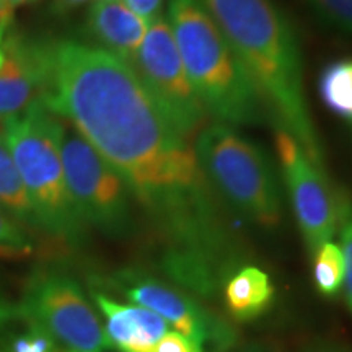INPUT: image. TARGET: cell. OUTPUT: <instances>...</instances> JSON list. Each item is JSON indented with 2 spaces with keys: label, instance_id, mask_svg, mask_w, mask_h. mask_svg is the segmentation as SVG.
<instances>
[{
  "label": "cell",
  "instance_id": "f1b7e54d",
  "mask_svg": "<svg viewBox=\"0 0 352 352\" xmlns=\"http://www.w3.org/2000/svg\"><path fill=\"white\" fill-rule=\"evenodd\" d=\"M351 126H352V120H351Z\"/></svg>",
  "mask_w": 352,
  "mask_h": 352
},
{
  "label": "cell",
  "instance_id": "7a4b0ae2",
  "mask_svg": "<svg viewBox=\"0 0 352 352\" xmlns=\"http://www.w3.org/2000/svg\"><path fill=\"white\" fill-rule=\"evenodd\" d=\"M252 78L267 111L324 171L323 151L303 94L302 57L292 26L271 0H201Z\"/></svg>",
  "mask_w": 352,
  "mask_h": 352
},
{
  "label": "cell",
  "instance_id": "44dd1931",
  "mask_svg": "<svg viewBox=\"0 0 352 352\" xmlns=\"http://www.w3.org/2000/svg\"><path fill=\"white\" fill-rule=\"evenodd\" d=\"M56 342L47 334L32 328L28 333L21 334L12 344L13 352H54Z\"/></svg>",
  "mask_w": 352,
  "mask_h": 352
},
{
  "label": "cell",
  "instance_id": "9a60e30c",
  "mask_svg": "<svg viewBox=\"0 0 352 352\" xmlns=\"http://www.w3.org/2000/svg\"><path fill=\"white\" fill-rule=\"evenodd\" d=\"M0 208L8 215H13L23 222L36 223L32 202L26 195L23 182L8 151L2 131H0Z\"/></svg>",
  "mask_w": 352,
  "mask_h": 352
},
{
  "label": "cell",
  "instance_id": "603a6c76",
  "mask_svg": "<svg viewBox=\"0 0 352 352\" xmlns=\"http://www.w3.org/2000/svg\"><path fill=\"white\" fill-rule=\"evenodd\" d=\"M135 15L151 23L158 16L164 0H122Z\"/></svg>",
  "mask_w": 352,
  "mask_h": 352
},
{
  "label": "cell",
  "instance_id": "d4e9b609",
  "mask_svg": "<svg viewBox=\"0 0 352 352\" xmlns=\"http://www.w3.org/2000/svg\"><path fill=\"white\" fill-rule=\"evenodd\" d=\"M33 2H36V0H3V12H6L7 15H12V12L15 10L16 7Z\"/></svg>",
  "mask_w": 352,
  "mask_h": 352
},
{
  "label": "cell",
  "instance_id": "277c9868",
  "mask_svg": "<svg viewBox=\"0 0 352 352\" xmlns=\"http://www.w3.org/2000/svg\"><path fill=\"white\" fill-rule=\"evenodd\" d=\"M3 139L15 162L34 220L52 235L65 241H78L83 222L70 199L63 164L64 124L41 100L7 121Z\"/></svg>",
  "mask_w": 352,
  "mask_h": 352
},
{
  "label": "cell",
  "instance_id": "9c48e42d",
  "mask_svg": "<svg viewBox=\"0 0 352 352\" xmlns=\"http://www.w3.org/2000/svg\"><path fill=\"white\" fill-rule=\"evenodd\" d=\"M276 147L294 215L314 256L340 230L347 202L333 195L324 171L314 165L296 138L283 127H277Z\"/></svg>",
  "mask_w": 352,
  "mask_h": 352
},
{
  "label": "cell",
  "instance_id": "ffe728a7",
  "mask_svg": "<svg viewBox=\"0 0 352 352\" xmlns=\"http://www.w3.org/2000/svg\"><path fill=\"white\" fill-rule=\"evenodd\" d=\"M341 243H342V254H344V285L342 289L346 290V298L352 310V206L347 202L344 212L341 219Z\"/></svg>",
  "mask_w": 352,
  "mask_h": 352
},
{
  "label": "cell",
  "instance_id": "6da1fadb",
  "mask_svg": "<svg viewBox=\"0 0 352 352\" xmlns=\"http://www.w3.org/2000/svg\"><path fill=\"white\" fill-rule=\"evenodd\" d=\"M43 52L41 103L72 122L144 206L166 245V274L191 292L212 296L232 274L236 246L195 145L127 60L72 39Z\"/></svg>",
  "mask_w": 352,
  "mask_h": 352
},
{
  "label": "cell",
  "instance_id": "83f0119b",
  "mask_svg": "<svg viewBox=\"0 0 352 352\" xmlns=\"http://www.w3.org/2000/svg\"><path fill=\"white\" fill-rule=\"evenodd\" d=\"M318 352H346V351H341V349H324V351H318Z\"/></svg>",
  "mask_w": 352,
  "mask_h": 352
},
{
  "label": "cell",
  "instance_id": "5bb4252c",
  "mask_svg": "<svg viewBox=\"0 0 352 352\" xmlns=\"http://www.w3.org/2000/svg\"><path fill=\"white\" fill-rule=\"evenodd\" d=\"M274 298L267 272L256 266H243L227 277L226 305L240 321H250L261 316Z\"/></svg>",
  "mask_w": 352,
  "mask_h": 352
},
{
  "label": "cell",
  "instance_id": "cb8c5ba5",
  "mask_svg": "<svg viewBox=\"0 0 352 352\" xmlns=\"http://www.w3.org/2000/svg\"><path fill=\"white\" fill-rule=\"evenodd\" d=\"M87 2H90V0H54V8L57 12H69Z\"/></svg>",
  "mask_w": 352,
  "mask_h": 352
},
{
  "label": "cell",
  "instance_id": "ac0fdd59",
  "mask_svg": "<svg viewBox=\"0 0 352 352\" xmlns=\"http://www.w3.org/2000/svg\"><path fill=\"white\" fill-rule=\"evenodd\" d=\"M329 26L352 34V0H305Z\"/></svg>",
  "mask_w": 352,
  "mask_h": 352
},
{
  "label": "cell",
  "instance_id": "4316f807",
  "mask_svg": "<svg viewBox=\"0 0 352 352\" xmlns=\"http://www.w3.org/2000/svg\"><path fill=\"white\" fill-rule=\"evenodd\" d=\"M3 33H6V28H0V65L3 63V44H2Z\"/></svg>",
  "mask_w": 352,
  "mask_h": 352
},
{
  "label": "cell",
  "instance_id": "8992f818",
  "mask_svg": "<svg viewBox=\"0 0 352 352\" xmlns=\"http://www.w3.org/2000/svg\"><path fill=\"white\" fill-rule=\"evenodd\" d=\"M20 311L32 328L47 334L67 352H100L113 347L82 287L65 272L34 274L26 285Z\"/></svg>",
  "mask_w": 352,
  "mask_h": 352
},
{
  "label": "cell",
  "instance_id": "2e32d148",
  "mask_svg": "<svg viewBox=\"0 0 352 352\" xmlns=\"http://www.w3.org/2000/svg\"><path fill=\"white\" fill-rule=\"evenodd\" d=\"M320 95L328 109L352 120V59L338 60L323 70Z\"/></svg>",
  "mask_w": 352,
  "mask_h": 352
},
{
  "label": "cell",
  "instance_id": "d6986e66",
  "mask_svg": "<svg viewBox=\"0 0 352 352\" xmlns=\"http://www.w3.org/2000/svg\"><path fill=\"white\" fill-rule=\"evenodd\" d=\"M28 252L30 243L23 230L0 208V254L15 256V254H25Z\"/></svg>",
  "mask_w": 352,
  "mask_h": 352
},
{
  "label": "cell",
  "instance_id": "484cf974",
  "mask_svg": "<svg viewBox=\"0 0 352 352\" xmlns=\"http://www.w3.org/2000/svg\"><path fill=\"white\" fill-rule=\"evenodd\" d=\"M8 21H10V15L3 12V0H0V28H7Z\"/></svg>",
  "mask_w": 352,
  "mask_h": 352
},
{
  "label": "cell",
  "instance_id": "7402d4cb",
  "mask_svg": "<svg viewBox=\"0 0 352 352\" xmlns=\"http://www.w3.org/2000/svg\"><path fill=\"white\" fill-rule=\"evenodd\" d=\"M155 352H204L195 341L178 331H168L155 347Z\"/></svg>",
  "mask_w": 352,
  "mask_h": 352
},
{
  "label": "cell",
  "instance_id": "30bf717a",
  "mask_svg": "<svg viewBox=\"0 0 352 352\" xmlns=\"http://www.w3.org/2000/svg\"><path fill=\"white\" fill-rule=\"evenodd\" d=\"M118 285L134 305L148 308L162 316L166 323L175 327L176 331L195 341L204 352L209 349L223 352L235 341V334L222 320L204 310L195 298L182 290L153 277L131 272L122 276Z\"/></svg>",
  "mask_w": 352,
  "mask_h": 352
},
{
  "label": "cell",
  "instance_id": "5b68a950",
  "mask_svg": "<svg viewBox=\"0 0 352 352\" xmlns=\"http://www.w3.org/2000/svg\"><path fill=\"white\" fill-rule=\"evenodd\" d=\"M195 152L217 196L250 222L272 228L283 219V199L270 157L233 127L210 124L197 132Z\"/></svg>",
  "mask_w": 352,
  "mask_h": 352
},
{
  "label": "cell",
  "instance_id": "3957f363",
  "mask_svg": "<svg viewBox=\"0 0 352 352\" xmlns=\"http://www.w3.org/2000/svg\"><path fill=\"white\" fill-rule=\"evenodd\" d=\"M166 20L186 76L220 124H263L267 107L201 0H168Z\"/></svg>",
  "mask_w": 352,
  "mask_h": 352
},
{
  "label": "cell",
  "instance_id": "4fadbf2b",
  "mask_svg": "<svg viewBox=\"0 0 352 352\" xmlns=\"http://www.w3.org/2000/svg\"><path fill=\"white\" fill-rule=\"evenodd\" d=\"M91 36L104 50L131 63L142 44L148 23L122 0H94L87 15Z\"/></svg>",
  "mask_w": 352,
  "mask_h": 352
},
{
  "label": "cell",
  "instance_id": "ba28073f",
  "mask_svg": "<svg viewBox=\"0 0 352 352\" xmlns=\"http://www.w3.org/2000/svg\"><path fill=\"white\" fill-rule=\"evenodd\" d=\"M129 64L184 138L202 129L209 114L186 76L166 16L158 15L148 23L144 41Z\"/></svg>",
  "mask_w": 352,
  "mask_h": 352
},
{
  "label": "cell",
  "instance_id": "8fae6325",
  "mask_svg": "<svg viewBox=\"0 0 352 352\" xmlns=\"http://www.w3.org/2000/svg\"><path fill=\"white\" fill-rule=\"evenodd\" d=\"M44 83L43 46L8 36L0 65V131L7 121L41 100Z\"/></svg>",
  "mask_w": 352,
  "mask_h": 352
},
{
  "label": "cell",
  "instance_id": "7c38bea8",
  "mask_svg": "<svg viewBox=\"0 0 352 352\" xmlns=\"http://www.w3.org/2000/svg\"><path fill=\"white\" fill-rule=\"evenodd\" d=\"M95 302L107 318L108 340L121 352H155L170 331L168 323L148 308L118 303L103 294H95Z\"/></svg>",
  "mask_w": 352,
  "mask_h": 352
},
{
  "label": "cell",
  "instance_id": "e0dca14e",
  "mask_svg": "<svg viewBox=\"0 0 352 352\" xmlns=\"http://www.w3.org/2000/svg\"><path fill=\"white\" fill-rule=\"evenodd\" d=\"M344 254L340 245L328 241L314 254V280L321 296L336 297L344 285Z\"/></svg>",
  "mask_w": 352,
  "mask_h": 352
},
{
  "label": "cell",
  "instance_id": "52a82bcc",
  "mask_svg": "<svg viewBox=\"0 0 352 352\" xmlns=\"http://www.w3.org/2000/svg\"><path fill=\"white\" fill-rule=\"evenodd\" d=\"M65 183L82 222L109 235H122L131 223L129 188L118 171L76 131L64 127Z\"/></svg>",
  "mask_w": 352,
  "mask_h": 352
}]
</instances>
